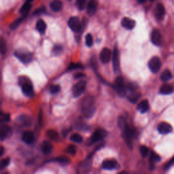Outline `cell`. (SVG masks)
<instances>
[{
  "instance_id": "cb8c5ba5",
  "label": "cell",
  "mask_w": 174,
  "mask_h": 174,
  "mask_svg": "<svg viewBox=\"0 0 174 174\" xmlns=\"http://www.w3.org/2000/svg\"><path fill=\"white\" fill-rule=\"evenodd\" d=\"M33 0H26L25 3H24L23 6H22L21 10H20V13H21L23 15H26L29 11L31 9V2Z\"/></svg>"
},
{
  "instance_id": "5b68a950",
  "label": "cell",
  "mask_w": 174,
  "mask_h": 174,
  "mask_svg": "<svg viewBox=\"0 0 174 174\" xmlns=\"http://www.w3.org/2000/svg\"><path fill=\"white\" fill-rule=\"evenodd\" d=\"M14 55L21 61L23 63H30L32 59H33V55L29 52L26 50H17L14 52Z\"/></svg>"
},
{
  "instance_id": "e575fe53",
  "label": "cell",
  "mask_w": 174,
  "mask_h": 174,
  "mask_svg": "<svg viewBox=\"0 0 174 174\" xmlns=\"http://www.w3.org/2000/svg\"><path fill=\"white\" fill-rule=\"evenodd\" d=\"M49 91L51 94H56L61 91V87L59 85H52L49 88Z\"/></svg>"
},
{
  "instance_id": "52a82bcc",
  "label": "cell",
  "mask_w": 174,
  "mask_h": 174,
  "mask_svg": "<svg viewBox=\"0 0 174 174\" xmlns=\"http://www.w3.org/2000/svg\"><path fill=\"white\" fill-rule=\"evenodd\" d=\"M148 67L153 73H156L160 70L161 67V61L159 57L154 56L148 62Z\"/></svg>"
},
{
  "instance_id": "d6a6232c",
  "label": "cell",
  "mask_w": 174,
  "mask_h": 174,
  "mask_svg": "<svg viewBox=\"0 0 174 174\" xmlns=\"http://www.w3.org/2000/svg\"><path fill=\"white\" fill-rule=\"evenodd\" d=\"M10 159L9 158H6V159L2 160L0 161V171L6 168L7 166H8L10 164Z\"/></svg>"
},
{
  "instance_id": "d4e9b609",
  "label": "cell",
  "mask_w": 174,
  "mask_h": 174,
  "mask_svg": "<svg viewBox=\"0 0 174 174\" xmlns=\"http://www.w3.org/2000/svg\"><path fill=\"white\" fill-rule=\"evenodd\" d=\"M140 98V94L138 92H136V91H131L130 92H129V95H128V99L133 103H136Z\"/></svg>"
},
{
  "instance_id": "f6af8a7d",
  "label": "cell",
  "mask_w": 174,
  "mask_h": 174,
  "mask_svg": "<svg viewBox=\"0 0 174 174\" xmlns=\"http://www.w3.org/2000/svg\"><path fill=\"white\" fill-rule=\"evenodd\" d=\"M4 151H5V149L3 148V146H0V156H2L3 155Z\"/></svg>"
},
{
  "instance_id": "7402d4cb",
  "label": "cell",
  "mask_w": 174,
  "mask_h": 174,
  "mask_svg": "<svg viewBox=\"0 0 174 174\" xmlns=\"http://www.w3.org/2000/svg\"><path fill=\"white\" fill-rule=\"evenodd\" d=\"M50 7L51 10H52L54 12H59L62 9L63 3L60 0H54L53 2L50 3Z\"/></svg>"
},
{
  "instance_id": "f35d334b",
  "label": "cell",
  "mask_w": 174,
  "mask_h": 174,
  "mask_svg": "<svg viewBox=\"0 0 174 174\" xmlns=\"http://www.w3.org/2000/svg\"><path fill=\"white\" fill-rule=\"evenodd\" d=\"M83 66L80 63H71L68 67V70H76V69H82Z\"/></svg>"
},
{
  "instance_id": "484cf974",
  "label": "cell",
  "mask_w": 174,
  "mask_h": 174,
  "mask_svg": "<svg viewBox=\"0 0 174 174\" xmlns=\"http://www.w3.org/2000/svg\"><path fill=\"white\" fill-rule=\"evenodd\" d=\"M36 29L40 34H44L46 29V24L43 20L40 19L36 23Z\"/></svg>"
},
{
  "instance_id": "8fae6325",
  "label": "cell",
  "mask_w": 174,
  "mask_h": 174,
  "mask_svg": "<svg viewBox=\"0 0 174 174\" xmlns=\"http://www.w3.org/2000/svg\"><path fill=\"white\" fill-rule=\"evenodd\" d=\"M154 13H155V16L157 20H159V21L163 20L165 15V9L164 6L161 3H157L155 6Z\"/></svg>"
},
{
  "instance_id": "836d02e7",
  "label": "cell",
  "mask_w": 174,
  "mask_h": 174,
  "mask_svg": "<svg viewBox=\"0 0 174 174\" xmlns=\"http://www.w3.org/2000/svg\"><path fill=\"white\" fill-rule=\"evenodd\" d=\"M85 42H86L87 46L88 47H91L93 44V38H92V36L91 34H87L86 35V38H85Z\"/></svg>"
},
{
  "instance_id": "9c48e42d",
  "label": "cell",
  "mask_w": 174,
  "mask_h": 174,
  "mask_svg": "<svg viewBox=\"0 0 174 174\" xmlns=\"http://www.w3.org/2000/svg\"><path fill=\"white\" fill-rule=\"evenodd\" d=\"M68 25L70 29L75 32H79L82 29V25H81L80 20L78 17H71L68 21Z\"/></svg>"
},
{
  "instance_id": "3957f363",
  "label": "cell",
  "mask_w": 174,
  "mask_h": 174,
  "mask_svg": "<svg viewBox=\"0 0 174 174\" xmlns=\"http://www.w3.org/2000/svg\"><path fill=\"white\" fill-rule=\"evenodd\" d=\"M18 83L22 87V91L26 96L31 98L34 95V91L31 81L26 77H21L18 79Z\"/></svg>"
},
{
  "instance_id": "4fadbf2b",
  "label": "cell",
  "mask_w": 174,
  "mask_h": 174,
  "mask_svg": "<svg viewBox=\"0 0 174 174\" xmlns=\"http://www.w3.org/2000/svg\"><path fill=\"white\" fill-rule=\"evenodd\" d=\"M112 63H113V68L115 72L119 71V66H120V61H119V50L117 49V48L115 47L113 52L112 55Z\"/></svg>"
},
{
  "instance_id": "7bdbcfd3",
  "label": "cell",
  "mask_w": 174,
  "mask_h": 174,
  "mask_svg": "<svg viewBox=\"0 0 174 174\" xmlns=\"http://www.w3.org/2000/svg\"><path fill=\"white\" fill-rule=\"evenodd\" d=\"M85 76V74H83V73H77V74H76L74 75V78L76 79H79V78H84V77Z\"/></svg>"
},
{
  "instance_id": "6da1fadb",
  "label": "cell",
  "mask_w": 174,
  "mask_h": 174,
  "mask_svg": "<svg viewBox=\"0 0 174 174\" xmlns=\"http://www.w3.org/2000/svg\"><path fill=\"white\" fill-rule=\"evenodd\" d=\"M119 127L123 131V135L127 144L131 146L132 140L135 137L136 131L132 127H130L127 123L126 119L123 116H120L118 120Z\"/></svg>"
},
{
  "instance_id": "603a6c76",
  "label": "cell",
  "mask_w": 174,
  "mask_h": 174,
  "mask_svg": "<svg viewBox=\"0 0 174 174\" xmlns=\"http://www.w3.org/2000/svg\"><path fill=\"white\" fill-rule=\"evenodd\" d=\"M41 147L42 152L45 155H48L52 150V145L48 141H44Z\"/></svg>"
},
{
  "instance_id": "83f0119b",
  "label": "cell",
  "mask_w": 174,
  "mask_h": 174,
  "mask_svg": "<svg viewBox=\"0 0 174 174\" xmlns=\"http://www.w3.org/2000/svg\"><path fill=\"white\" fill-rule=\"evenodd\" d=\"M46 135L52 140L56 141V140H57L59 139L58 133L55 130H51V129H50V130H48L47 131Z\"/></svg>"
},
{
  "instance_id": "ffe728a7",
  "label": "cell",
  "mask_w": 174,
  "mask_h": 174,
  "mask_svg": "<svg viewBox=\"0 0 174 174\" xmlns=\"http://www.w3.org/2000/svg\"><path fill=\"white\" fill-rule=\"evenodd\" d=\"M98 4L95 0H91L87 6V13L89 15H93L97 11Z\"/></svg>"
},
{
  "instance_id": "f1b7e54d",
  "label": "cell",
  "mask_w": 174,
  "mask_h": 174,
  "mask_svg": "<svg viewBox=\"0 0 174 174\" xmlns=\"http://www.w3.org/2000/svg\"><path fill=\"white\" fill-rule=\"evenodd\" d=\"M70 140L76 143H81L83 141L82 137L79 135L78 133H74V134H72L70 137Z\"/></svg>"
},
{
  "instance_id": "4316f807",
  "label": "cell",
  "mask_w": 174,
  "mask_h": 174,
  "mask_svg": "<svg viewBox=\"0 0 174 174\" xmlns=\"http://www.w3.org/2000/svg\"><path fill=\"white\" fill-rule=\"evenodd\" d=\"M172 78V74L171 72L168 70H165L161 75V79L163 82H167Z\"/></svg>"
},
{
  "instance_id": "d6986e66",
  "label": "cell",
  "mask_w": 174,
  "mask_h": 174,
  "mask_svg": "<svg viewBox=\"0 0 174 174\" xmlns=\"http://www.w3.org/2000/svg\"><path fill=\"white\" fill-rule=\"evenodd\" d=\"M174 91V88L171 84H165L160 88V93L162 95L171 94Z\"/></svg>"
},
{
  "instance_id": "f546056e",
  "label": "cell",
  "mask_w": 174,
  "mask_h": 174,
  "mask_svg": "<svg viewBox=\"0 0 174 174\" xmlns=\"http://www.w3.org/2000/svg\"><path fill=\"white\" fill-rule=\"evenodd\" d=\"M50 161H55L58 162V163H62V164H67L68 163H70V159H68L67 157L66 156H60L58 158H55V159L50 160Z\"/></svg>"
},
{
  "instance_id": "8d00e7d4",
  "label": "cell",
  "mask_w": 174,
  "mask_h": 174,
  "mask_svg": "<svg viewBox=\"0 0 174 174\" xmlns=\"http://www.w3.org/2000/svg\"><path fill=\"white\" fill-rule=\"evenodd\" d=\"M86 3L87 0H76V4L78 9L82 10L84 8L85 6H86Z\"/></svg>"
},
{
  "instance_id": "74e56055",
  "label": "cell",
  "mask_w": 174,
  "mask_h": 174,
  "mask_svg": "<svg viewBox=\"0 0 174 174\" xmlns=\"http://www.w3.org/2000/svg\"><path fill=\"white\" fill-rule=\"evenodd\" d=\"M66 152L71 155H74L76 152V148L74 145H68L66 149Z\"/></svg>"
},
{
  "instance_id": "b9f144b4",
  "label": "cell",
  "mask_w": 174,
  "mask_h": 174,
  "mask_svg": "<svg viewBox=\"0 0 174 174\" xmlns=\"http://www.w3.org/2000/svg\"><path fill=\"white\" fill-rule=\"evenodd\" d=\"M63 50V48L61 46H56L54 48V49H53V52H55V53L56 54H57L59 53V52H61Z\"/></svg>"
},
{
  "instance_id": "30bf717a",
  "label": "cell",
  "mask_w": 174,
  "mask_h": 174,
  "mask_svg": "<svg viewBox=\"0 0 174 174\" xmlns=\"http://www.w3.org/2000/svg\"><path fill=\"white\" fill-rule=\"evenodd\" d=\"M107 132L103 130V129H98L96 130L93 134L92 135V137L91 138V141L92 143H95V142H98V141H99L101 140H102L104 137H106L107 135Z\"/></svg>"
},
{
  "instance_id": "4dcf8cb0",
  "label": "cell",
  "mask_w": 174,
  "mask_h": 174,
  "mask_svg": "<svg viewBox=\"0 0 174 174\" xmlns=\"http://www.w3.org/2000/svg\"><path fill=\"white\" fill-rule=\"evenodd\" d=\"M161 160L160 156L156 155V153L152 152L151 155H150V163L151 165H155V163L156 162H159Z\"/></svg>"
},
{
  "instance_id": "ee69618b",
  "label": "cell",
  "mask_w": 174,
  "mask_h": 174,
  "mask_svg": "<svg viewBox=\"0 0 174 174\" xmlns=\"http://www.w3.org/2000/svg\"><path fill=\"white\" fill-rule=\"evenodd\" d=\"M174 164V156L173 157V159L170 161L169 163L167 164V165L165 166V169H169V167H171V166L172 165H173Z\"/></svg>"
},
{
  "instance_id": "bcb514c9",
  "label": "cell",
  "mask_w": 174,
  "mask_h": 174,
  "mask_svg": "<svg viewBox=\"0 0 174 174\" xmlns=\"http://www.w3.org/2000/svg\"><path fill=\"white\" fill-rule=\"evenodd\" d=\"M137 1H138V2L140 3H144L146 2V0H137Z\"/></svg>"
},
{
  "instance_id": "1f68e13d",
  "label": "cell",
  "mask_w": 174,
  "mask_h": 174,
  "mask_svg": "<svg viewBox=\"0 0 174 174\" xmlns=\"http://www.w3.org/2000/svg\"><path fill=\"white\" fill-rule=\"evenodd\" d=\"M10 120V116L8 114L0 113V123H7Z\"/></svg>"
},
{
  "instance_id": "7dc6e473",
  "label": "cell",
  "mask_w": 174,
  "mask_h": 174,
  "mask_svg": "<svg viewBox=\"0 0 174 174\" xmlns=\"http://www.w3.org/2000/svg\"><path fill=\"white\" fill-rule=\"evenodd\" d=\"M150 1H155V0H150Z\"/></svg>"
},
{
  "instance_id": "8992f818",
  "label": "cell",
  "mask_w": 174,
  "mask_h": 174,
  "mask_svg": "<svg viewBox=\"0 0 174 174\" xmlns=\"http://www.w3.org/2000/svg\"><path fill=\"white\" fill-rule=\"evenodd\" d=\"M114 88L120 96H124L126 94V87H125L124 80L121 76L117 77L116 78L114 82Z\"/></svg>"
},
{
  "instance_id": "5bb4252c",
  "label": "cell",
  "mask_w": 174,
  "mask_h": 174,
  "mask_svg": "<svg viewBox=\"0 0 174 174\" xmlns=\"http://www.w3.org/2000/svg\"><path fill=\"white\" fill-rule=\"evenodd\" d=\"M151 41L156 46H159L162 42V36L159 30H153L151 34Z\"/></svg>"
},
{
  "instance_id": "ba28073f",
  "label": "cell",
  "mask_w": 174,
  "mask_h": 174,
  "mask_svg": "<svg viewBox=\"0 0 174 174\" xmlns=\"http://www.w3.org/2000/svg\"><path fill=\"white\" fill-rule=\"evenodd\" d=\"M13 134V129L7 124L0 125V140H4Z\"/></svg>"
},
{
  "instance_id": "ab89813d",
  "label": "cell",
  "mask_w": 174,
  "mask_h": 174,
  "mask_svg": "<svg viewBox=\"0 0 174 174\" xmlns=\"http://www.w3.org/2000/svg\"><path fill=\"white\" fill-rule=\"evenodd\" d=\"M22 21H23L22 18H18L17 20H16V21H14L13 23L11 24V25H10L11 29H16V28H17L20 24L21 23Z\"/></svg>"
},
{
  "instance_id": "d590c367",
  "label": "cell",
  "mask_w": 174,
  "mask_h": 174,
  "mask_svg": "<svg viewBox=\"0 0 174 174\" xmlns=\"http://www.w3.org/2000/svg\"><path fill=\"white\" fill-rule=\"evenodd\" d=\"M140 151L141 156L143 157L147 156L149 154V149L146 146H145V145H141L140 147Z\"/></svg>"
},
{
  "instance_id": "2e32d148",
  "label": "cell",
  "mask_w": 174,
  "mask_h": 174,
  "mask_svg": "<svg viewBox=\"0 0 174 174\" xmlns=\"http://www.w3.org/2000/svg\"><path fill=\"white\" fill-rule=\"evenodd\" d=\"M118 167V163L114 159H107L102 163V168L107 170H112L116 169Z\"/></svg>"
},
{
  "instance_id": "9a60e30c",
  "label": "cell",
  "mask_w": 174,
  "mask_h": 174,
  "mask_svg": "<svg viewBox=\"0 0 174 174\" xmlns=\"http://www.w3.org/2000/svg\"><path fill=\"white\" fill-rule=\"evenodd\" d=\"M157 129L161 134H167V133L171 132L172 127L171 126V124H169V123L163 122L158 125Z\"/></svg>"
},
{
  "instance_id": "ac0fdd59",
  "label": "cell",
  "mask_w": 174,
  "mask_h": 174,
  "mask_svg": "<svg viewBox=\"0 0 174 174\" xmlns=\"http://www.w3.org/2000/svg\"><path fill=\"white\" fill-rule=\"evenodd\" d=\"M22 140L24 142L27 144H32L35 140L34 133L31 131H25L23 134Z\"/></svg>"
},
{
  "instance_id": "7a4b0ae2",
  "label": "cell",
  "mask_w": 174,
  "mask_h": 174,
  "mask_svg": "<svg viewBox=\"0 0 174 174\" xmlns=\"http://www.w3.org/2000/svg\"><path fill=\"white\" fill-rule=\"evenodd\" d=\"M82 114L87 119L91 118L96 112V107L93 98L91 96L86 97L81 103Z\"/></svg>"
},
{
  "instance_id": "277c9868",
  "label": "cell",
  "mask_w": 174,
  "mask_h": 174,
  "mask_svg": "<svg viewBox=\"0 0 174 174\" xmlns=\"http://www.w3.org/2000/svg\"><path fill=\"white\" fill-rule=\"evenodd\" d=\"M87 82L85 81H80L76 84H75L72 87L71 92L74 98H78L81 95L83 94V92L86 90Z\"/></svg>"
},
{
  "instance_id": "e0dca14e",
  "label": "cell",
  "mask_w": 174,
  "mask_h": 174,
  "mask_svg": "<svg viewBox=\"0 0 174 174\" xmlns=\"http://www.w3.org/2000/svg\"><path fill=\"white\" fill-rule=\"evenodd\" d=\"M121 24H122V26L124 28H125V29L131 30V29H133V28L135 27V26L136 25V23L134 20L125 17V18H123Z\"/></svg>"
},
{
  "instance_id": "60d3db41",
  "label": "cell",
  "mask_w": 174,
  "mask_h": 174,
  "mask_svg": "<svg viewBox=\"0 0 174 174\" xmlns=\"http://www.w3.org/2000/svg\"><path fill=\"white\" fill-rule=\"evenodd\" d=\"M19 122H21L23 123V124H28L29 123V118H28L27 116H20L19 118H18V120Z\"/></svg>"
},
{
  "instance_id": "7c38bea8",
  "label": "cell",
  "mask_w": 174,
  "mask_h": 174,
  "mask_svg": "<svg viewBox=\"0 0 174 174\" xmlns=\"http://www.w3.org/2000/svg\"><path fill=\"white\" fill-rule=\"evenodd\" d=\"M112 57V52L108 48H104L100 53V60L103 63H107L110 61Z\"/></svg>"
},
{
  "instance_id": "44dd1931",
  "label": "cell",
  "mask_w": 174,
  "mask_h": 174,
  "mask_svg": "<svg viewBox=\"0 0 174 174\" xmlns=\"http://www.w3.org/2000/svg\"><path fill=\"white\" fill-rule=\"evenodd\" d=\"M149 110V103L148 100H143L137 106V110L141 113H145Z\"/></svg>"
}]
</instances>
